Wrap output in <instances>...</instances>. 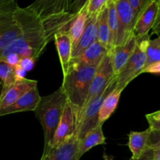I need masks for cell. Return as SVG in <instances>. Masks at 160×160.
<instances>
[{
	"label": "cell",
	"mask_w": 160,
	"mask_h": 160,
	"mask_svg": "<svg viewBox=\"0 0 160 160\" xmlns=\"http://www.w3.org/2000/svg\"><path fill=\"white\" fill-rule=\"evenodd\" d=\"M85 1L38 0L19 8L22 34L0 52V59L10 54L37 60L59 32H68L71 21Z\"/></svg>",
	"instance_id": "1"
},
{
	"label": "cell",
	"mask_w": 160,
	"mask_h": 160,
	"mask_svg": "<svg viewBox=\"0 0 160 160\" xmlns=\"http://www.w3.org/2000/svg\"><path fill=\"white\" fill-rule=\"evenodd\" d=\"M96 70V67L85 65L78 59H71L67 73L63 75L61 88L75 113L77 121L84 108Z\"/></svg>",
	"instance_id": "2"
},
{
	"label": "cell",
	"mask_w": 160,
	"mask_h": 160,
	"mask_svg": "<svg viewBox=\"0 0 160 160\" xmlns=\"http://www.w3.org/2000/svg\"><path fill=\"white\" fill-rule=\"evenodd\" d=\"M67 102V96L60 87L53 93L41 97L40 102L34 110L44 131L45 145L42 156L48 154L52 148L55 134Z\"/></svg>",
	"instance_id": "3"
},
{
	"label": "cell",
	"mask_w": 160,
	"mask_h": 160,
	"mask_svg": "<svg viewBox=\"0 0 160 160\" xmlns=\"http://www.w3.org/2000/svg\"><path fill=\"white\" fill-rule=\"evenodd\" d=\"M17 2L0 0V52L22 34Z\"/></svg>",
	"instance_id": "4"
},
{
	"label": "cell",
	"mask_w": 160,
	"mask_h": 160,
	"mask_svg": "<svg viewBox=\"0 0 160 160\" xmlns=\"http://www.w3.org/2000/svg\"><path fill=\"white\" fill-rule=\"evenodd\" d=\"M149 40L150 34L137 39V45L134 52L117 76L116 88L123 91L134 78L142 73L146 65V49Z\"/></svg>",
	"instance_id": "5"
},
{
	"label": "cell",
	"mask_w": 160,
	"mask_h": 160,
	"mask_svg": "<svg viewBox=\"0 0 160 160\" xmlns=\"http://www.w3.org/2000/svg\"><path fill=\"white\" fill-rule=\"evenodd\" d=\"M117 86V78L98 96L84 106L77 121V136L81 139L86 133L96 128L98 123V113L105 98Z\"/></svg>",
	"instance_id": "6"
},
{
	"label": "cell",
	"mask_w": 160,
	"mask_h": 160,
	"mask_svg": "<svg viewBox=\"0 0 160 160\" xmlns=\"http://www.w3.org/2000/svg\"><path fill=\"white\" fill-rule=\"evenodd\" d=\"M109 52V54L105 56L101 63L97 67V70L94 75L92 83H91L90 88H89L88 93L84 107L87 106L92 99L102 93L106 90V88L117 78L112 71L110 53Z\"/></svg>",
	"instance_id": "7"
},
{
	"label": "cell",
	"mask_w": 160,
	"mask_h": 160,
	"mask_svg": "<svg viewBox=\"0 0 160 160\" xmlns=\"http://www.w3.org/2000/svg\"><path fill=\"white\" fill-rule=\"evenodd\" d=\"M117 17H118V34L117 45H124L133 33V12L129 0H114Z\"/></svg>",
	"instance_id": "8"
},
{
	"label": "cell",
	"mask_w": 160,
	"mask_h": 160,
	"mask_svg": "<svg viewBox=\"0 0 160 160\" xmlns=\"http://www.w3.org/2000/svg\"><path fill=\"white\" fill-rule=\"evenodd\" d=\"M74 135H77V118L70 102L67 101L56 131L52 148H57Z\"/></svg>",
	"instance_id": "9"
},
{
	"label": "cell",
	"mask_w": 160,
	"mask_h": 160,
	"mask_svg": "<svg viewBox=\"0 0 160 160\" xmlns=\"http://www.w3.org/2000/svg\"><path fill=\"white\" fill-rule=\"evenodd\" d=\"M159 0H150L144 10L139 16L133 28V35L136 39L149 34L157 15Z\"/></svg>",
	"instance_id": "10"
},
{
	"label": "cell",
	"mask_w": 160,
	"mask_h": 160,
	"mask_svg": "<svg viewBox=\"0 0 160 160\" xmlns=\"http://www.w3.org/2000/svg\"><path fill=\"white\" fill-rule=\"evenodd\" d=\"M38 81L34 80L25 79L17 81L15 84L11 86L0 93V109L8 107L23 95L28 93L34 88L37 87Z\"/></svg>",
	"instance_id": "11"
},
{
	"label": "cell",
	"mask_w": 160,
	"mask_h": 160,
	"mask_svg": "<svg viewBox=\"0 0 160 160\" xmlns=\"http://www.w3.org/2000/svg\"><path fill=\"white\" fill-rule=\"evenodd\" d=\"M79 142L78 136H73L59 147L52 148L48 154L42 156L40 160H80Z\"/></svg>",
	"instance_id": "12"
},
{
	"label": "cell",
	"mask_w": 160,
	"mask_h": 160,
	"mask_svg": "<svg viewBox=\"0 0 160 160\" xmlns=\"http://www.w3.org/2000/svg\"><path fill=\"white\" fill-rule=\"evenodd\" d=\"M137 45V39L134 35H131L128 42L122 45H118L110 51L111 63L112 71L116 77L119 74L129 60L130 57L134 52Z\"/></svg>",
	"instance_id": "13"
},
{
	"label": "cell",
	"mask_w": 160,
	"mask_h": 160,
	"mask_svg": "<svg viewBox=\"0 0 160 160\" xmlns=\"http://www.w3.org/2000/svg\"><path fill=\"white\" fill-rule=\"evenodd\" d=\"M41 100L37 87L28 92L8 107L0 109V117L20 112L34 111Z\"/></svg>",
	"instance_id": "14"
},
{
	"label": "cell",
	"mask_w": 160,
	"mask_h": 160,
	"mask_svg": "<svg viewBox=\"0 0 160 160\" xmlns=\"http://www.w3.org/2000/svg\"><path fill=\"white\" fill-rule=\"evenodd\" d=\"M98 15L88 16L84 31L74 49L71 59H78L92 44L97 41V20Z\"/></svg>",
	"instance_id": "15"
},
{
	"label": "cell",
	"mask_w": 160,
	"mask_h": 160,
	"mask_svg": "<svg viewBox=\"0 0 160 160\" xmlns=\"http://www.w3.org/2000/svg\"><path fill=\"white\" fill-rule=\"evenodd\" d=\"M55 43L59 54L63 75L67 73L72 56V42L68 32H59L55 36Z\"/></svg>",
	"instance_id": "16"
},
{
	"label": "cell",
	"mask_w": 160,
	"mask_h": 160,
	"mask_svg": "<svg viewBox=\"0 0 160 160\" xmlns=\"http://www.w3.org/2000/svg\"><path fill=\"white\" fill-rule=\"evenodd\" d=\"M88 1L86 0L77 15L71 21L68 30V34L72 42V51L78 45L84 31L88 18Z\"/></svg>",
	"instance_id": "17"
},
{
	"label": "cell",
	"mask_w": 160,
	"mask_h": 160,
	"mask_svg": "<svg viewBox=\"0 0 160 160\" xmlns=\"http://www.w3.org/2000/svg\"><path fill=\"white\" fill-rule=\"evenodd\" d=\"M102 124L99 123L96 128L86 133L79 142V156L80 158L83 156L91 148L99 145L106 143V138L102 131Z\"/></svg>",
	"instance_id": "18"
},
{
	"label": "cell",
	"mask_w": 160,
	"mask_h": 160,
	"mask_svg": "<svg viewBox=\"0 0 160 160\" xmlns=\"http://www.w3.org/2000/svg\"><path fill=\"white\" fill-rule=\"evenodd\" d=\"M109 51L107 48H105L98 41H96L92 44L77 59L85 65L98 67L105 56L109 54Z\"/></svg>",
	"instance_id": "19"
},
{
	"label": "cell",
	"mask_w": 160,
	"mask_h": 160,
	"mask_svg": "<svg viewBox=\"0 0 160 160\" xmlns=\"http://www.w3.org/2000/svg\"><path fill=\"white\" fill-rule=\"evenodd\" d=\"M151 129L149 128L144 131H131L128 134V147L132 153L131 159H136L142 155L148 144Z\"/></svg>",
	"instance_id": "20"
},
{
	"label": "cell",
	"mask_w": 160,
	"mask_h": 160,
	"mask_svg": "<svg viewBox=\"0 0 160 160\" xmlns=\"http://www.w3.org/2000/svg\"><path fill=\"white\" fill-rule=\"evenodd\" d=\"M97 41L110 52V32L108 23L107 3L98 14L97 20Z\"/></svg>",
	"instance_id": "21"
},
{
	"label": "cell",
	"mask_w": 160,
	"mask_h": 160,
	"mask_svg": "<svg viewBox=\"0 0 160 160\" xmlns=\"http://www.w3.org/2000/svg\"><path fill=\"white\" fill-rule=\"evenodd\" d=\"M122 92L123 91L115 88L105 98L98 113V123H103L113 113L117 107Z\"/></svg>",
	"instance_id": "22"
},
{
	"label": "cell",
	"mask_w": 160,
	"mask_h": 160,
	"mask_svg": "<svg viewBox=\"0 0 160 160\" xmlns=\"http://www.w3.org/2000/svg\"><path fill=\"white\" fill-rule=\"evenodd\" d=\"M129 160H160L159 131L151 129L148 144L143 152L138 159H130Z\"/></svg>",
	"instance_id": "23"
},
{
	"label": "cell",
	"mask_w": 160,
	"mask_h": 160,
	"mask_svg": "<svg viewBox=\"0 0 160 160\" xmlns=\"http://www.w3.org/2000/svg\"><path fill=\"white\" fill-rule=\"evenodd\" d=\"M108 23L110 32V48L111 50L117 45V34H118V17L114 0H108ZM110 50V51H111Z\"/></svg>",
	"instance_id": "24"
},
{
	"label": "cell",
	"mask_w": 160,
	"mask_h": 160,
	"mask_svg": "<svg viewBox=\"0 0 160 160\" xmlns=\"http://www.w3.org/2000/svg\"><path fill=\"white\" fill-rule=\"evenodd\" d=\"M0 79L2 81V91L6 90L17 82L15 74V67H11L2 59H0Z\"/></svg>",
	"instance_id": "25"
},
{
	"label": "cell",
	"mask_w": 160,
	"mask_h": 160,
	"mask_svg": "<svg viewBox=\"0 0 160 160\" xmlns=\"http://www.w3.org/2000/svg\"><path fill=\"white\" fill-rule=\"evenodd\" d=\"M160 61V37L150 39L146 49V65L149 66Z\"/></svg>",
	"instance_id": "26"
},
{
	"label": "cell",
	"mask_w": 160,
	"mask_h": 160,
	"mask_svg": "<svg viewBox=\"0 0 160 160\" xmlns=\"http://www.w3.org/2000/svg\"><path fill=\"white\" fill-rule=\"evenodd\" d=\"M150 0H129V3L131 6L133 12V22L132 28H134L136 21L138 19L139 16L144 10L145 6L148 5ZM133 32V31H132Z\"/></svg>",
	"instance_id": "27"
},
{
	"label": "cell",
	"mask_w": 160,
	"mask_h": 160,
	"mask_svg": "<svg viewBox=\"0 0 160 160\" xmlns=\"http://www.w3.org/2000/svg\"><path fill=\"white\" fill-rule=\"evenodd\" d=\"M108 0H88V16L98 15L107 3Z\"/></svg>",
	"instance_id": "28"
},
{
	"label": "cell",
	"mask_w": 160,
	"mask_h": 160,
	"mask_svg": "<svg viewBox=\"0 0 160 160\" xmlns=\"http://www.w3.org/2000/svg\"><path fill=\"white\" fill-rule=\"evenodd\" d=\"M34 62H35V60H34L33 58L31 57H23L20 58V62H19V67L23 70L24 71H30L33 69L34 66Z\"/></svg>",
	"instance_id": "29"
},
{
	"label": "cell",
	"mask_w": 160,
	"mask_h": 160,
	"mask_svg": "<svg viewBox=\"0 0 160 160\" xmlns=\"http://www.w3.org/2000/svg\"><path fill=\"white\" fill-rule=\"evenodd\" d=\"M2 60L6 61L8 64H9V65L11 66V67H16L19 65L20 58L15 54H10L9 55V56H6L5 58H3Z\"/></svg>",
	"instance_id": "30"
},
{
	"label": "cell",
	"mask_w": 160,
	"mask_h": 160,
	"mask_svg": "<svg viewBox=\"0 0 160 160\" xmlns=\"http://www.w3.org/2000/svg\"><path fill=\"white\" fill-rule=\"evenodd\" d=\"M143 73H156V74H159L160 73V61L157 62H154V63L151 64L149 66H147L144 68Z\"/></svg>",
	"instance_id": "31"
},
{
	"label": "cell",
	"mask_w": 160,
	"mask_h": 160,
	"mask_svg": "<svg viewBox=\"0 0 160 160\" xmlns=\"http://www.w3.org/2000/svg\"><path fill=\"white\" fill-rule=\"evenodd\" d=\"M152 34H155L160 37V0H159V9H158L157 15H156V20H155L154 25H153L152 28Z\"/></svg>",
	"instance_id": "32"
},
{
	"label": "cell",
	"mask_w": 160,
	"mask_h": 160,
	"mask_svg": "<svg viewBox=\"0 0 160 160\" xmlns=\"http://www.w3.org/2000/svg\"><path fill=\"white\" fill-rule=\"evenodd\" d=\"M148 124H149V128L152 130H156L160 132V122L156 121V120H150V119H147Z\"/></svg>",
	"instance_id": "33"
},
{
	"label": "cell",
	"mask_w": 160,
	"mask_h": 160,
	"mask_svg": "<svg viewBox=\"0 0 160 160\" xmlns=\"http://www.w3.org/2000/svg\"><path fill=\"white\" fill-rule=\"evenodd\" d=\"M145 117H146V119H150V120H156V121L160 122V110L152 112V113L147 114L145 116Z\"/></svg>",
	"instance_id": "34"
}]
</instances>
